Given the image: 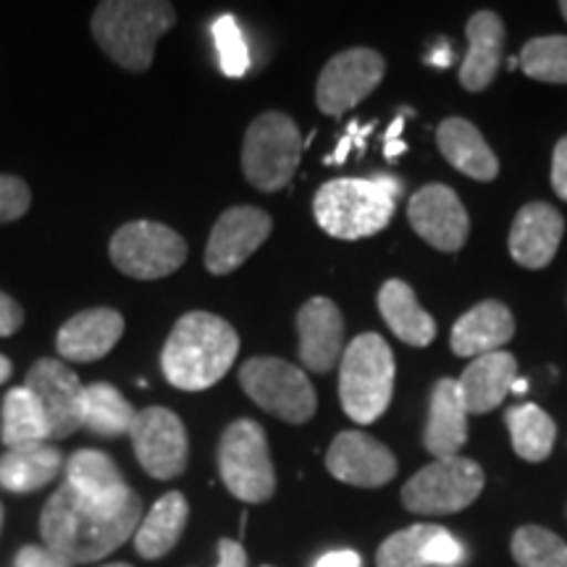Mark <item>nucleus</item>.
I'll return each instance as SVG.
<instances>
[{"label": "nucleus", "mask_w": 567, "mask_h": 567, "mask_svg": "<svg viewBox=\"0 0 567 567\" xmlns=\"http://www.w3.org/2000/svg\"><path fill=\"white\" fill-rule=\"evenodd\" d=\"M142 499L134 496L118 509L92 507L63 481L59 492L45 502L40 515V534L48 549L71 565H87L109 557L126 538L134 536L142 520Z\"/></svg>", "instance_id": "1"}, {"label": "nucleus", "mask_w": 567, "mask_h": 567, "mask_svg": "<svg viewBox=\"0 0 567 567\" xmlns=\"http://www.w3.org/2000/svg\"><path fill=\"white\" fill-rule=\"evenodd\" d=\"M239 354V334L221 316L193 310L182 316L161 352L166 381L182 392H203L229 373Z\"/></svg>", "instance_id": "2"}, {"label": "nucleus", "mask_w": 567, "mask_h": 567, "mask_svg": "<svg viewBox=\"0 0 567 567\" xmlns=\"http://www.w3.org/2000/svg\"><path fill=\"white\" fill-rule=\"evenodd\" d=\"M176 24V9L163 0H105L92 13V38L113 63L142 74L153 66L155 42Z\"/></svg>", "instance_id": "3"}, {"label": "nucleus", "mask_w": 567, "mask_h": 567, "mask_svg": "<svg viewBox=\"0 0 567 567\" xmlns=\"http://www.w3.org/2000/svg\"><path fill=\"white\" fill-rule=\"evenodd\" d=\"M402 184L394 176L375 179H331L313 197V216L337 239H365L384 231L394 216V197Z\"/></svg>", "instance_id": "4"}, {"label": "nucleus", "mask_w": 567, "mask_h": 567, "mask_svg": "<svg viewBox=\"0 0 567 567\" xmlns=\"http://www.w3.org/2000/svg\"><path fill=\"white\" fill-rule=\"evenodd\" d=\"M394 394V354L381 334L354 337L339 363V400L358 425H371L386 413Z\"/></svg>", "instance_id": "5"}, {"label": "nucleus", "mask_w": 567, "mask_h": 567, "mask_svg": "<svg viewBox=\"0 0 567 567\" xmlns=\"http://www.w3.org/2000/svg\"><path fill=\"white\" fill-rule=\"evenodd\" d=\"M218 473L224 486L247 505H264L276 492V471L264 425L239 417L218 442Z\"/></svg>", "instance_id": "6"}, {"label": "nucleus", "mask_w": 567, "mask_h": 567, "mask_svg": "<svg viewBox=\"0 0 567 567\" xmlns=\"http://www.w3.org/2000/svg\"><path fill=\"white\" fill-rule=\"evenodd\" d=\"M302 158V137L292 116L281 111L260 113L247 126L243 172L260 193H279L292 179Z\"/></svg>", "instance_id": "7"}, {"label": "nucleus", "mask_w": 567, "mask_h": 567, "mask_svg": "<svg viewBox=\"0 0 567 567\" xmlns=\"http://www.w3.org/2000/svg\"><path fill=\"white\" fill-rule=\"evenodd\" d=\"M239 384L258 408L284 423L302 425L316 415L318 396L302 368L281 358H250L239 368Z\"/></svg>", "instance_id": "8"}, {"label": "nucleus", "mask_w": 567, "mask_h": 567, "mask_svg": "<svg viewBox=\"0 0 567 567\" xmlns=\"http://www.w3.org/2000/svg\"><path fill=\"white\" fill-rule=\"evenodd\" d=\"M484 484V467L476 460H434L402 488V505L415 515H455L478 499Z\"/></svg>", "instance_id": "9"}, {"label": "nucleus", "mask_w": 567, "mask_h": 567, "mask_svg": "<svg viewBox=\"0 0 567 567\" xmlns=\"http://www.w3.org/2000/svg\"><path fill=\"white\" fill-rule=\"evenodd\" d=\"M109 255L124 276L140 281L166 279L187 264V243L158 221H132L111 237Z\"/></svg>", "instance_id": "10"}, {"label": "nucleus", "mask_w": 567, "mask_h": 567, "mask_svg": "<svg viewBox=\"0 0 567 567\" xmlns=\"http://www.w3.org/2000/svg\"><path fill=\"white\" fill-rule=\"evenodd\" d=\"M130 439L137 463L145 467L147 476L172 481L187 471L189 436L174 410L158 405L137 410Z\"/></svg>", "instance_id": "11"}, {"label": "nucleus", "mask_w": 567, "mask_h": 567, "mask_svg": "<svg viewBox=\"0 0 567 567\" xmlns=\"http://www.w3.org/2000/svg\"><path fill=\"white\" fill-rule=\"evenodd\" d=\"M386 74L384 55L371 48H350L326 63L316 84V103L326 116H342L363 103Z\"/></svg>", "instance_id": "12"}, {"label": "nucleus", "mask_w": 567, "mask_h": 567, "mask_svg": "<svg viewBox=\"0 0 567 567\" xmlns=\"http://www.w3.org/2000/svg\"><path fill=\"white\" fill-rule=\"evenodd\" d=\"M274 221L266 210L252 205H234L218 216L213 226L208 247H205V268L213 276H226L260 250V245L271 237Z\"/></svg>", "instance_id": "13"}, {"label": "nucleus", "mask_w": 567, "mask_h": 567, "mask_svg": "<svg viewBox=\"0 0 567 567\" xmlns=\"http://www.w3.org/2000/svg\"><path fill=\"white\" fill-rule=\"evenodd\" d=\"M408 221L423 243L442 252L463 250L471 218L463 200L446 184H425L408 203Z\"/></svg>", "instance_id": "14"}, {"label": "nucleus", "mask_w": 567, "mask_h": 567, "mask_svg": "<svg viewBox=\"0 0 567 567\" xmlns=\"http://www.w3.org/2000/svg\"><path fill=\"white\" fill-rule=\"evenodd\" d=\"M24 386L40 402L48 417L51 439H66L82 429V381L76 373L53 358H40L27 371Z\"/></svg>", "instance_id": "15"}, {"label": "nucleus", "mask_w": 567, "mask_h": 567, "mask_svg": "<svg viewBox=\"0 0 567 567\" xmlns=\"http://www.w3.org/2000/svg\"><path fill=\"white\" fill-rule=\"evenodd\" d=\"M326 467L337 481L360 488L386 486L396 476L392 450L363 431H342L326 452Z\"/></svg>", "instance_id": "16"}, {"label": "nucleus", "mask_w": 567, "mask_h": 567, "mask_svg": "<svg viewBox=\"0 0 567 567\" xmlns=\"http://www.w3.org/2000/svg\"><path fill=\"white\" fill-rule=\"evenodd\" d=\"M465 549L450 530L431 523L396 530L375 551V567H457Z\"/></svg>", "instance_id": "17"}, {"label": "nucleus", "mask_w": 567, "mask_h": 567, "mask_svg": "<svg viewBox=\"0 0 567 567\" xmlns=\"http://www.w3.org/2000/svg\"><path fill=\"white\" fill-rule=\"evenodd\" d=\"M565 234V218L555 205L528 203L517 210L509 229V255L528 271L547 268L559 250Z\"/></svg>", "instance_id": "18"}, {"label": "nucleus", "mask_w": 567, "mask_h": 567, "mask_svg": "<svg viewBox=\"0 0 567 567\" xmlns=\"http://www.w3.org/2000/svg\"><path fill=\"white\" fill-rule=\"evenodd\" d=\"M300 360L308 371L329 373L344 354V318L329 297H313L297 313Z\"/></svg>", "instance_id": "19"}, {"label": "nucleus", "mask_w": 567, "mask_h": 567, "mask_svg": "<svg viewBox=\"0 0 567 567\" xmlns=\"http://www.w3.org/2000/svg\"><path fill=\"white\" fill-rule=\"evenodd\" d=\"M124 316L113 308H90L69 318L59 329L55 347L71 363H95L124 337Z\"/></svg>", "instance_id": "20"}, {"label": "nucleus", "mask_w": 567, "mask_h": 567, "mask_svg": "<svg viewBox=\"0 0 567 567\" xmlns=\"http://www.w3.org/2000/svg\"><path fill=\"white\" fill-rule=\"evenodd\" d=\"M66 484L92 507L118 509L134 499L132 486L105 452L76 450L66 460Z\"/></svg>", "instance_id": "21"}, {"label": "nucleus", "mask_w": 567, "mask_h": 567, "mask_svg": "<svg viewBox=\"0 0 567 567\" xmlns=\"http://www.w3.org/2000/svg\"><path fill=\"white\" fill-rule=\"evenodd\" d=\"M515 337V318L499 300H484L473 305L452 326V352L457 358H481V354L499 352Z\"/></svg>", "instance_id": "22"}, {"label": "nucleus", "mask_w": 567, "mask_h": 567, "mask_svg": "<svg viewBox=\"0 0 567 567\" xmlns=\"http://www.w3.org/2000/svg\"><path fill=\"white\" fill-rule=\"evenodd\" d=\"M467 442V408L457 379H442L434 384L429 405V421L423 431V446L436 460L457 457Z\"/></svg>", "instance_id": "23"}, {"label": "nucleus", "mask_w": 567, "mask_h": 567, "mask_svg": "<svg viewBox=\"0 0 567 567\" xmlns=\"http://www.w3.org/2000/svg\"><path fill=\"white\" fill-rule=\"evenodd\" d=\"M467 53L460 63V84L467 92H481L496 80L505 53V24L494 11H478L467 19Z\"/></svg>", "instance_id": "24"}, {"label": "nucleus", "mask_w": 567, "mask_h": 567, "mask_svg": "<svg viewBox=\"0 0 567 567\" xmlns=\"http://www.w3.org/2000/svg\"><path fill=\"white\" fill-rule=\"evenodd\" d=\"M517 381V360L507 350L481 354L457 379L467 415H486L505 402Z\"/></svg>", "instance_id": "25"}, {"label": "nucleus", "mask_w": 567, "mask_h": 567, "mask_svg": "<svg viewBox=\"0 0 567 567\" xmlns=\"http://www.w3.org/2000/svg\"><path fill=\"white\" fill-rule=\"evenodd\" d=\"M436 145L450 166H455L460 174L471 176L476 182H494L499 174V158L476 124L467 118L452 116L444 118L436 130Z\"/></svg>", "instance_id": "26"}, {"label": "nucleus", "mask_w": 567, "mask_h": 567, "mask_svg": "<svg viewBox=\"0 0 567 567\" xmlns=\"http://www.w3.org/2000/svg\"><path fill=\"white\" fill-rule=\"evenodd\" d=\"M63 467H66V460L53 444L11 446L0 457V486L13 494H32L59 478Z\"/></svg>", "instance_id": "27"}, {"label": "nucleus", "mask_w": 567, "mask_h": 567, "mask_svg": "<svg viewBox=\"0 0 567 567\" xmlns=\"http://www.w3.org/2000/svg\"><path fill=\"white\" fill-rule=\"evenodd\" d=\"M379 313L392 334L410 347H429L436 337V323L429 310L421 308L413 287L402 279H389L379 292Z\"/></svg>", "instance_id": "28"}, {"label": "nucleus", "mask_w": 567, "mask_h": 567, "mask_svg": "<svg viewBox=\"0 0 567 567\" xmlns=\"http://www.w3.org/2000/svg\"><path fill=\"white\" fill-rule=\"evenodd\" d=\"M189 505L182 492L163 494L155 505L142 515L137 530H134V549L145 559H161L172 551L187 528Z\"/></svg>", "instance_id": "29"}, {"label": "nucleus", "mask_w": 567, "mask_h": 567, "mask_svg": "<svg viewBox=\"0 0 567 567\" xmlns=\"http://www.w3.org/2000/svg\"><path fill=\"white\" fill-rule=\"evenodd\" d=\"M137 410L116 386L87 384L82 392V425L95 436L116 439L130 434Z\"/></svg>", "instance_id": "30"}, {"label": "nucleus", "mask_w": 567, "mask_h": 567, "mask_svg": "<svg viewBox=\"0 0 567 567\" xmlns=\"http://www.w3.org/2000/svg\"><path fill=\"white\" fill-rule=\"evenodd\" d=\"M505 423L513 439L515 455L526 463H544L555 450L557 425L538 405L509 408Z\"/></svg>", "instance_id": "31"}, {"label": "nucleus", "mask_w": 567, "mask_h": 567, "mask_svg": "<svg viewBox=\"0 0 567 567\" xmlns=\"http://www.w3.org/2000/svg\"><path fill=\"white\" fill-rule=\"evenodd\" d=\"M0 439L9 446L21 444H38L51 439V429H48V417L42 413L40 402L27 386L11 389L3 396V423H0Z\"/></svg>", "instance_id": "32"}, {"label": "nucleus", "mask_w": 567, "mask_h": 567, "mask_svg": "<svg viewBox=\"0 0 567 567\" xmlns=\"http://www.w3.org/2000/svg\"><path fill=\"white\" fill-rule=\"evenodd\" d=\"M523 74L536 82L567 84V38L565 34H547L534 38L520 51Z\"/></svg>", "instance_id": "33"}, {"label": "nucleus", "mask_w": 567, "mask_h": 567, "mask_svg": "<svg viewBox=\"0 0 567 567\" xmlns=\"http://www.w3.org/2000/svg\"><path fill=\"white\" fill-rule=\"evenodd\" d=\"M517 567H567V544L542 526H523L513 536Z\"/></svg>", "instance_id": "34"}, {"label": "nucleus", "mask_w": 567, "mask_h": 567, "mask_svg": "<svg viewBox=\"0 0 567 567\" xmlns=\"http://www.w3.org/2000/svg\"><path fill=\"white\" fill-rule=\"evenodd\" d=\"M213 42H216L218 51V63H221V71L226 76H243L247 69H250V53H247V42L243 38V30H239L237 19L224 13L213 21L210 27Z\"/></svg>", "instance_id": "35"}, {"label": "nucleus", "mask_w": 567, "mask_h": 567, "mask_svg": "<svg viewBox=\"0 0 567 567\" xmlns=\"http://www.w3.org/2000/svg\"><path fill=\"white\" fill-rule=\"evenodd\" d=\"M32 205V193L24 179L11 174H0V224L19 221Z\"/></svg>", "instance_id": "36"}, {"label": "nucleus", "mask_w": 567, "mask_h": 567, "mask_svg": "<svg viewBox=\"0 0 567 567\" xmlns=\"http://www.w3.org/2000/svg\"><path fill=\"white\" fill-rule=\"evenodd\" d=\"M13 567H74L66 559L55 555L53 549H48L45 544H27L17 551Z\"/></svg>", "instance_id": "37"}, {"label": "nucleus", "mask_w": 567, "mask_h": 567, "mask_svg": "<svg viewBox=\"0 0 567 567\" xmlns=\"http://www.w3.org/2000/svg\"><path fill=\"white\" fill-rule=\"evenodd\" d=\"M24 326V308L11 295L0 292V337H13Z\"/></svg>", "instance_id": "38"}, {"label": "nucleus", "mask_w": 567, "mask_h": 567, "mask_svg": "<svg viewBox=\"0 0 567 567\" xmlns=\"http://www.w3.org/2000/svg\"><path fill=\"white\" fill-rule=\"evenodd\" d=\"M551 187H555L557 197L567 203V134L555 145L551 153Z\"/></svg>", "instance_id": "39"}, {"label": "nucleus", "mask_w": 567, "mask_h": 567, "mask_svg": "<svg viewBox=\"0 0 567 567\" xmlns=\"http://www.w3.org/2000/svg\"><path fill=\"white\" fill-rule=\"evenodd\" d=\"M218 563L216 567H247V551L234 538H221L218 542Z\"/></svg>", "instance_id": "40"}, {"label": "nucleus", "mask_w": 567, "mask_h": 567, "mask_svg": "<svg viewBox=\"0 0 567 567\" xmlns=\"http://www.w3.org/2000/svg\"><path fill=\"white\" fill-rule=\"evenodd\" d=\"M360 565H363V559H360L358 551H350V549L329 551V555H323L316 563V567H360Z\"/></svg>", "instance_id": "41"}, {"label": "nucleus", "mask_w": 567, "mask_h": 567, "mask_svg": "<svg viewBox=\"0 0 567 567\" xmlns=\"http://www.w3.org/2000/svg\"><path fill=\"white\" fill-rule=\"evenodd\" d=\"M402 124H405V118H396V122L392 124V130L386 132V147H384V153H386L389 161H394L396 155L405 153V145H402V142H396V140H400V137H396V134L402 132Z\"/></svg>", "instance_id": "42"}, {"label": "nucleus", "mask_w": 567, "mask_h": 567, "mask_svg": "<svg viewBox=\"0 0 567 567\" xmlns=\"http://www.w3.org/2000/svg\"><path fill=\"white\" fill-rule=\"evenodd\" d=\"M11 373H13V363L6 358V354H0V384H6V381L11 379Z\"/></svg>", "instance_id": "43"}, {"label": "nucleus", "mask_w": 567, "mask_h": 567, "mask_svg": "<svg viewBox=\"0 0 567 567\" xmlns=\"http://www.w3.org/2000/svg\"><path fill=\"white\" fill-rule=\"evenodd\" d=\"M513 392H517V394H526V392H528V381H520V379H517L515 384H513Z\"/></svg>", "instance_id": "44"}, {"label": "nucleus", "mask_w": 567, "mask_h": 567, "mask_svg": "<svg viewBox=\"0 0 567 567\" xmlns=\"http://www.w3.org/2000/svg\"><path fill=\"white\" fill-rule=\"evenodd\" d=\"M559 11H563V19L567 21V0H563V3H559Z\"/></svg>", "instance_id": "45"}, {"label": "nucleus", "mask_w": 567, "mask_h": 567, "mask_svg": "<svg viewBox=\"0 0 567 567\" xmlns=\"http://www.w3.org/2000/svg\"><path fill=\"white\" fill-rule=\"evenodd\" d=\"M103 567H134L130 563H111V565H103Z\"/></svg>", "instance_id": "46"}, {"label": "nucleus", "mask_w": 567, "mask_h": 567, "mask_svg": "<svg viewBox=\"0 0 567 567\" xmlns=\"http://www.w3.org/2000/svg\"><path fill=\"white\" fill-rule=\"evenodd\" d=\"M517 66H520V61H517V59H513V61H507V69H517Z\"/></svg>", "instance_id": "47"}, {"label": "nucleus", "mask_w": 567, "mask_h": 567, "mask_svg": "<svg viewBox=\"0 0 567 567\" xmlns=\"http://www.w3.org/2000/svg\"><path fill=\"white\" fill-rule=\"evenodd\" d=\"M0 528H3V505H0Z\"/></svg>", "instance_id": "48"}, {"label": "nucleus", "mask_w": 567, "mask_h": 567, "mask_svg": "<svg viewBox=\"0 0 567 567\" xmlns=\"http://www.w3.org/2000/svg\"><path fill=\"white\" fill-rule=\"evenodd\" d=\"M264 567H271V565H264Z\"/></svg>", "instance_id": "49"}]
</instances>
